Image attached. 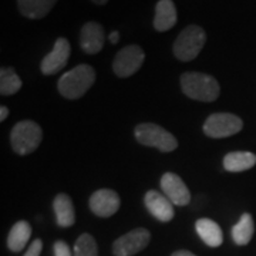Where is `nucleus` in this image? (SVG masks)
<instances>
[{"instance_id": "16", "label": "nucleus", "mask_w": 256, "mask_h": 256, "mask_svg": "<svg viewBox=\"0 0 256 256\" xmlns=\"http://www.w3.org/2000/svg\"><path fill=\"white\" fill-rule=\"evenodd\" d=\"M195 229L200 238L210 248H218L224 242V234L220 226L215 220L208 218H201L195 222Z\"/></svg>"}, {"instance_id": "18", "label": "nucleus", "mask_w": 256, "mask_h": 256, "mask_svg": "<svg viewBox=\"0 0 256 256\" xmlns=\"http://www.w3.org/2000/svg\"><path fill=\"white\" fill-rule=\"evenodd\" d=\"M57 0H18V12L28 18H42L54 8Z\"/></svg>"}, {"instance_id": "21", "label": "nucleus", "mask_w": 256, "mask_h": 256, "mask_svg": "<svg viewBox=\"0 0 256 256\" xmlns=\"http://www.w3.org/2000/svg\"><path fill=\"white\" fill-rule=\"evenodd\" d=\"M22 88V80L12 67L0 70V92L2 96H12Z\"/></svg>"}, {"instance_id": "1", "label": "nucleus", "mask_w": 256, "mask_h": 256, "mask_svg": "<svg viewBox=\"0 0 256 256\" xmlns=\"http://www.w3.org/2000/svg\"><path fill=\"white\" fill-rule=\"evenodd\" d=\"M96 82V72L88 64H80L64 73L58 80V92L68 100H77L90 90Z\"/></svg>"}, {"instance_id": "13", "label": "nucleus", "mask_w": 256, "mask_h": 256, "mask_svg": "<svg viewBox=\"0 0 256 256\" xmlns=\"http://www.w3.org/2000/svg\"><path fill=\"white\" fill-rule=\"evenodd\" d=\"M106 33L100 23L88 22L82 28L80 32V46L82 52L87 54H97L100 53L101 48L104 46Z\"/></svg>"}, {"instance_id": "25", "label": "nucleus", "mask_w": 256, "mask_h": 256, "mask_svg": "<svg viewBox=\"0 0 256 256\" xmlns=\"http://www.w3.org/2000/svg\"><path fill=\"white\" fill-rule=\"evenodd\" d=\"M8 116H9V108L6 106H2L0 107V121H4L8 118Z\"/></svg>"}, {"instance_id": "20", "label": "nucleus", "mask_w": 256, "mask_h": 256, "mask_svg": "<svg viewBox=\"0 0 256 256\" xmlns=\"http://www.w3.org/2000/svg\"><path fill=\"white\" fill-rule=\"evenodd\" d=\"M255 232V224L250 214H244L238 224L232 226V239L239 246H245L250 242Z\"/></svg>"}, {"instance_id": "8", "label": "nucleus", "mask_w": 256, "mask_h": 256, "mask_svg": "<svg viewBox=\"0 0 256 256\" xmlns=\"http://www.w3.org/2000/svg\"><path fill=\"white\" fill-rule=\"evenodd\" d=\"M151 240V234L146 228L132 229L126 235L120 236L112 244V254L114 256H132L137 255L142 249L148 246Z\"/></svg>"}, {"instance_id": "27", "label": "nucleus", "mask_w": 256, "mask_h": 256, "mask_svg": "<svg viewBox=\"0 0 256 256\" xmlns=\"http://www.w3.org/2000/svg\"><path fill=\"white\" fill-rule=\"evenodd\" d=\"M108 38H110V42L112 43V44H116L117 42L120 40V34L118 32H112L110 36H108Z\"/></svg>"}, {"instance_id": "28", "label": "nucleus", "mask_w": 256, "mask_h": 256, "mask_svg": "<svg viewBox=\"0 0 256 256\" xmlns=\"http://www.w3.org/2000/svg\"><path fill=\"white\" fill-rule=\"evenodd\" d=\"M92 3H96V4H106L108 0H92Z\"/></svg>"}, {"instance_id": "12", "label": "nucleus", "mask_w": 256, "mask_h": 256, "mask_svg": "<svg viewBox=\"0 0 256 256\" xmlns=\"http://www.w3.org/2000/svg\"><path fill=\"white\" fill-rule=\"evenodd\" d=\"M144 204L148 212L161 222H170L174 218V204L164 194L158 191H148L144 196Z\"/></svg>"}, {"instance_id": "15", "label": "nucleus", "mask_w": 256, "mask_h": 256, "mask_svg": "<svg viewBox=\"0 0 256 256\" xmlns=\"http://www.w3.org/2000/svg\"><path fill=\"white\" fill-rule=\"evenodd\" d=\"M53 210H54L56 222L62 228H70L76 222V210L72 198L67 194H58L56 195L53 201Z\"/></svg>"}, {"instance_id": "2", "label": "nucleus", "mask_w": 256, "mask_h": 256, "mask_svg": "<svg viewBox=\"0 0 256 256\" xmlns=\"http://www.w3.org/2000/svg\"><path fill=\"white\" fill-rule=\"evenodd\" d=\"M181 88L192 100L210 102L220 97V82L210 74L191 72L181 76Z\"/></svg>"}, {"instance_id": "22", "label": "nucleus", "mask_w": 256, "mask_h": 256, "mask_svg": "<svg viewBox=\"0 0 256 256\" xmlns=\"http://www.w3.org/2000/svg\"><path fill=\"white\" fill-rule=\"evenodd\" d=\"M73 256H98L97 242L90 234H82L76 240Z\"/></svg>"}, {"instance_id": "10", "label": "nucleus", "mask_w": 256, "mask_h": 256, "mask_svg": "<svg viewBox=\"0 0 256 256\" xmlns=\"http://www.w3.org/2000/svg\"><path fill=\"white\" fill-rule=\"evenodd\" d=\"M161 188L164 195L176 206H185L191 202V192L181 176L174 172H165L161 176Z\"/></svg>"}, {"instance_id": "3", "label": "nucleus", "mask_w": 256, "mask_h": 256, "mask_svg": "<svg viewBox=\"0 0 256 256\" xmlns=\"http://www.w3.org/2000/svg\"><path fill=\"white\" fill-rule=\"evenodd\" d=\"M42 140H43L42 127L32 120H24L18 122L10 132V144L13 151L18 156H28L36 151Z\"/></svg>"}, {"instance_id": "24", "label": "nucleus", "mask_w": 256, "mask_h": 256, "mask_svg": "<svg viewBox=\"0 0 256 256\" xmlns=\"http://www.w3.org/2000/svg\"><path fill=\"white\" fill-rule=\"evenodd\" d=\"M42 249H43V242H42L40 239H34V240L28 245V249L26 250L24 256H40Z\"/></svg>"}, {"instance_id": "7", "label": "nucleus", "mask_w": 256, "mask_h": 256, "mask_svg": "<svg viewBox=\"0 0 256 256\" xmlns=\"http://www.w3.org/2000/svg\"><path fill=\"white\" fill-rule=\"evenodd\" d=\"M144 60H146V54L142 48L137 44H131V46L121 48L116 54V58L112 62V70L116 76L126 78L137 73L144 63Z\"/></svg>"}, {"instance_id": "14", "label": "nucleus", "mask_w": 256, "mask_h": 256, "mask_svg": "<svg viewBox=\"0 0 256 256\" xmlns=\"http://www.w3.org/2000/svg\"><path fill=\"white\" fill-rule=\"evenodd\" d=\"M178 14L172 0H160L156 6L154 28L156 32H168L176 24Z\"/></svg>"}, {"instance_id": "23", "label": "nucleus", "mask_w": 256, "mask_h": 256, "mask_svg": "<svg viewBox=\"0 0 256 256\" xmlns=\"http://www.w3.org/2000/svg\"><path fill=\"white\" fill-rule=\"evenodd\" d=\"M54 256H73L70 246L64 242V240H57L53 246Z\"/></svg>"}, {"instance_id": "26", "label": "nucleus", "mask_w": 256, "mask_h": 256, "mask_svg": "<svg viewBox=\"0 0 256 256\" xmlns=\"http://www.w3.org/2000/svg\"><path fill=\"white\" fill-rule=\"evenodd\" d=\"M171 256H196V255H194V254L190 252V250H176V252H174Z\"/></svg>"}, {"instance_id": "4", "label": "nucleus", "mask_w": 256, "mask_h": 256, "mask_svg": "<svg viewBox=\"0 0 256 256\" xmlns=\"http://www.w3.org/2000/svg\"><path fill=\"white\" fill-rule=\"evenodd\" d=\"M134 136L140 144L146 146H152L162 152H171L178 146L176 138L170 131H166L165 128L158 124H154V122L138 124L134 130Z\"/></svg>"}, {"instance_id": "5", "label": "nucleus", "mask_w": 256, "mask_h": 256, "mask_svg": "<svg viewBox=\"0 0 256 256\" xmlns=\"http://www.w3.org/2000/svg\"><path fill=\"white\" fill-rule=\"evenodd\" d=\"M206 42L205 30L196 24L185 28L174 43V56L181 62H191L201 53Z\"/></svg>"}, {"instance_id": "19", "label": "nucleus", "mask_w": 256, "mask_h": 256, "mask_svg": "<svg viewBox=\"0 0 256 256\" xmlns=\"http://www.w3.org/2000/svg\"><path fill=\"white\" fill-rule=\"evenodd\" d=\"M30 236H32L30 224L26 220H18L10 229L8 236V248L12 252H20L26 248Z\"/></svg>"}, {"instance_id": "6", "label": "nucleus", "mask_w": 256, "mask_h": 256, "mask_svg": "<svg viewBox=\"0 0 256 256\" xmlns=\"http://www.w3.org/2000/svg\"><path fill=\"white\" fill-rule=\"evenodd\" d=\"M244 127V121L235 114L215 112L210 114L204 124V132L210 138H226L238 134Z\"/></svg>"}, {"instance_id": "11", "label": "nucleus", "mask_w": 256, "mask_h": 256, "mask_svg": "<svg viewBox=\"0 0 256 256\" xmlns=\"http://www.w3.org/2000/svg\"><path fill=\"white\" fill-rule=\"evenodd\" d=\"M90 210L94 215L100 216V218H108L111 215H114L120 210L121 200H120L118 194L112 190H98L90 196Z\"/></svg>"}, {"instance_id": "9", "label": "nucleus", "mask_w": 256, "mask_h": 256, "mask_svg": "<svg viewBox=\"0 0 256 256\" xmlns=\"http://www.w3.org/2000/svg\"><path fill=\"white\" fill-rule=\"evenodd\" d=\"M70 52H72V46L68 40L64 37H58L56 40L53 50L42 60V64H40L42 73L44 76H53L58 73L60 70H63L68 62Z\"/></svg>"}, {"instance_id": "17", "label": "nucleus", "mask_w": 256, "mask_h": 256, "mask_svg": "<svg viewBox=\"0 0 256 256\" xmlns=\"http://www.w3.org/2000/svg\"><path fill=\"white\" fill-rule=\"evenodd\" d=\"M256 165V156L249 151L229 152L224 158V168L228 172H244Z\"/></svg>"}]
</instances>
